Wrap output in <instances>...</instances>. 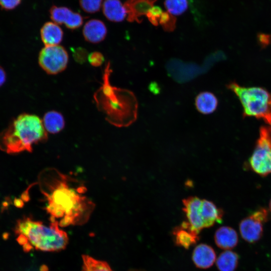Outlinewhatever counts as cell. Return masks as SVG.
<instances>
[{
	"mask_svg": "<svg viewBox=\"0 0 271 271\" xmlns=\"http://www.w3.org/2000/svg\"><path fill=\"white\" fill-rule=\"evenodd\" d=\"M39 184L51 222L64 227L88 220L95 205L83 184L54 168L41 172Z\"/></svg>",
	"mask_w": 271,
	"mask_h": 271,
	"instance_id": "6da1fadb",
	"label": "cell"
},
{
	"mask_svg": "<svg viewBox=\"0 0 271 271\" xmlns=\"http://www.w3.org/2000/svg\"><path fill=\"white\" fill-rule=\"evenodd\" d=\"M106 66L103 83L94 95L95 100L109 123L118 127L127 126L137 118L136 99L130 91L111 85L109 63Z\"/></svg>",
	"mask_w": 271,
	"mask_h": 271,
	"instance_id": "7a4b0ae2",
	"label": "cell"
},
{
	"mask_svg": "<svg viewBox=\"0 0 271 271\" xmlns=\"http://www.w3.org/2000/svg\"><path fill=\"white\" fill-rule=\"evenodd\" d=\"M56 223L46 225L43 222L24 217L17 220L14 231L19 235L18 242L25 251L32 248L42 251L63 249L67 243L66 233Z\"/></svg>",
	"mask_w": 271,
	"mask_h": 271,
	"instance_id": "3957f363",
	"label": "cell"
},
{
	"mask_svg": "<svg viewBox=\"0 0 271 271\" xmlns=\"http://www.w3.org/2000/svg\"><path fill=\"white\" fill-rule=\"evenodd\" d=\"M47 138V132L40 117L23 113L0 133V149L8 154L30 152L33 145Z\"/></svg>",
	"mask_w": 271,
	"mask_h": 271,
	"instance_id": "277c9868",
	"label": "cell"
},
{
	"mask_svg": "<svg viewBox=\"0 0 271 271\" xmlns=\"http://www.w3.org/2000/svg\"><path fill=\"white\" fill-rule=\"evenodd\" d=\"M237 96L243 107V116L265 121L271 103V93L261 87H244L235 82L227 85Z\"/></svg>",
	"mask_w": 271,
	"mask_h": 271,
	"instance_id": "5b68a950",
	"label": "cell"
},
{
	"mask_svg": "<svg viewBox=\"0 0 271 271\" xmlns=\"http://www.w3.org/2000/svg\"><path fill=\"white\" fill-rule=\"evenodd\" d=\"M248 166L254 173L265 177L271 174V126L262 125Z\"/></svg>",
	"mask_w": 271,
	"mask_h": 271,
	"instance_id": "8992f818",
	"label": "cell"
},
{
	"mask_svg": "<svg viewBox=\"0 0 271 271\" xmlns=\"http://www.w3.org/2000/svg\"><path fill=\"white\" fill-rule=\"evenodd\" d=\"M269 219V214L265 208L259 207L251 212L239 223L241 237L250 243L258 241L262 236L263 225Z\"/></svg>",
	"mask_w": 271,
	"mask_h": 271,
	"instance_id": "52a82bcc",
	"label": "cell"
},
{
	"mask_svg": "<svg viewBox=\"0 0 271 271\" xmlns=\"http://www.w3.org/2000/svg\"><path fill=\"white\" fill-rule=\"evenodd\" d=\"M68 54L60 45L45 46L38 58L40 67L47 73L55 75L64 71L68 62Z\"/></svg>",
	"mask_w": 271,
	"mask_h": 271,
	"instance_id": "ba28073f",
	"label": "cell"
},
{
	"mask_svg": "<svg viewBox=\"0 0 271 271\" xmlns=\"http://www.w3.org/2000/svg\"><path fill=\"white\" fill-rule=\"evenodd\" d=\"M51 20L57 24H64L66 28L75 30L80 28L84 18L79 13L73 12L66 7L52 6L49 10Z\"/></svg>",
	"mask_w": 271,
	"mask_h": 271,
	"instance_id": "9c48e42d",
	"label": "cell"
},
{
	"mask_svg": "<svg viewBox=\"0 0 271 271\" xmlns=\"http://www.w3.org/2000/svg\"><path fill=\"white\" fill-rule=\"evenodd\" d=\"M183 210L186 215L188 223L193 230L199 234L204 229L201 214L202 200L197 197H189L183 200Z\"/></svg>",
	"mask_w": 271,
	"mask_h": 271,
	"instance_id": "30bf717a",
	"label": "cell"
},
{
	"mask_svg": "<svg viewBox=\"0 0 271 271\" xmlns=\"http://www.w3.org/2000/svg\"><path fill=\"white\" fill-rule=\"evenodd\" d=\"M157 0H127L124 4L127 20L130 22L140 23L143 17L154 6Z\"/></svg>",
	"mask_w": 271,
	"mask_h": 271,
	"instance_id": "8fae6325",
	"label": "cell"
},
{
	"mask_svg": "<svg viewBox=\"0 0 271 271\" xmlns=\"http://www.w3.org/2000/svg\"><path fill=\"white\" fill-rule=\"evenodd\" d=\"M175 243L186 249L195 244L199 240V233L192 229L187 221L176 227L173 231Z\"/></svg>",
	"mask_w": 271,
	"mask_h": 271,
	"instance_id": "7c38bea8",
	"label": "cell"
},
{
	"mask_svg": "<svg viewBox=\"0 0 271 271\" xmlns=\"http://www.w3.org/2000/svg\"><path fill=\"white\" fill-rule=\"evenodd\" d=\"M82 32L86 41L96 44L101 42L105 38L107 30L102 21L94 19L88 21L85 24Z\"/></svg>",
	"mask_w": 271,
	"mask_h": 271,
	"instance_id": "4fadbf2b",
	"label": "cell"
},
{
	"mask_svg": "<svg viewBox=\"0 0 271 271\" xmlns=\"http://www.w3.org/2000/svg\"><path fill=\"white\" fill-rule=\"evenodd\" d=\"M192 260L196 267L207 268L211 267L216 260V253L210 246L200 244L196 246L192 253Z\"/></svg>",
	"mask_w": 271,
	"mask_h": 271,
	"instance_id": "5bb4252c",
	"label": "cell"
},
{
	"mask_svg": "<svg viewBox=\"0 0 271 271\" xmlns=\"http://www.w3.org/2000/svg\"><path fill=\"white\" fill-rule=\"evenodd\" d=\"M201 214L204 227L212 226L216 223H220L223 216V210L218 208L212 202L202 200Z\"/></svg>",
	"mask_w": 271,
	"mask_h": 271,
	"instance_id": "9a60e30c",
	"label": "cell"
},
{
	"mask_svg": "<svg viewBox=\"0 0 271 271\" xmlns=\"http://www.w3.org/2000/svg\"><path fill=\"white\" fill-rule=\"evenodd\" d=\"M214 240L217 246L223 249H230L235 247L238 242L236 231L229 226H221L217 229L214 235Z\"/></svg>",
	"mask_w": 271,
	"mask_h": 271,
	"instance_id": "2e32d148",
	"label": "cell"
},
{
	"mask_svg": "<svg viewBox=\"0 0 271 271\" xmlns=\"http://www.w3.org/2000/svg\"><path fill=\"white\" fill-rule=\"evenodd\" d=\"M40 36L45 46L59 45L62 41L63 32L56 23L48 22L42 27Z\"/></svg>",
	"mask_w": 271,
	"mask_h": 271,
	"instance_id": "e0dca14e",
	"label": "cell"
},
{
	"mask_svg": "<svg viewBox=\"0 0 271 271\" xmlns=\"http://www.w3.org/2000/svg\"><path fill=\"white\" fill-rule=\"evenodd\" d=\"M102 12L106 18L112 22H122L127 15L124 6L120 0H104Z\"/></svg>",
	"mask_w": 271,
	"mask_h": 271,
	"instance_id": "ac0fdd59",
	"label": "cell"
},
{
	"mask_svg": "<svg viewBox=\"0 0 271 271\" xmlns=\"http://www.w3.org/2000/svg\"><path fill=\"white\" fill-rule=\"evenodd\" d=\"M218 101L216 96L212 92L204 91L200 93L195 99V106L200 113L209 114L213 112L217 108Z\"/></svg>",
	"mask_w": 271,
	"mask_h": 271,
	"instance_id": "d6986e66",
	"label": "cell"
},
{
	"mask_svg": "<svg viewBox=\"0 0 271 271\" xmlns=\"http://www.w3.org/2000/svg\"><path fill=\"white\" fill-rule=\"evenodd\" d=\"M42 121L47 132L51 133L59 132L65 126L63 115L55 110L47 112L44 115Z\"/></svg>",
	"mask_w": 271,
	"mask_h": 271,
	"instance_id": "ffe728a7",
	"label": "cell"
},
{
	"mask_svg": "<svg viewBox=\"0 0 271 271\" xmlns=\"http://www.w3.org/2000/svg\"><path fill=\"white\" fill-rule=\"evenodd\" d=\"M239 260L236 252L228 250L221 252L216 260V266L219 271H235Z\"/></svg>",
	"mask_w": 271,
	"mask_h": 271,
	"instance_id": "44dd1931",
	"label": "cell"
},
{
	"mask_svg": "<svg viewBox=\"0 0 271 271\" xmlns=\"http://www.w3.org/2000/svg\"><path fill=\"white\" fill-rule=\"evenodd\" d=\"M164 6L168 13L178 16L187 10L188 2L187 0H165Z\"/></svg>",
	"mask_w": 271,
	"mask_h": 271,
	"instance_id": "7402d4cb",
	"label": "cell"
},
{
	"mask_svg": "<svg viewBox=\"0 0 271 271\" xmlns=\"http://www.w3.org/2000/svg\"><path fill=\"white\" fill-rule=\"evenodd\" d=\"M83 271H112L105 263L89 256L83 257Z\"/></svg>",
	"mask_w": 271,
	"mask_h": 271,
	"instance_id": "603a6c76",
	"label": "cell"
},
{
	"mask_svg": "<svg viewBox=\"0 0 271 271\" xmlns=\"http://www.w3.org/2000/svg\"><path fill=\"white\" fill-rule=\"evenodd\" d=\"M79 3L81 8L85 12L93 14L100 10L102 0H79Z\"/></svg>",
	"mask_w": 271,
	"mask_h": 271,
	"instance_id": "cb8c5ba5",
	"label": "cell"
},
{
	"mask_svg": "<svg viewBox=\"0 0 271 271\" xmlns=\"http://www.w3.org/2000/svg\"><path fill=\"white\" fill-rule=\"evenodd\" d=\"M176 22V19L173 15L168 12H163L159 24L163 27L164 30L171 31L175 28Z\"/></svg>",
	"mask_w": 271,
	"mask_h": 271,
	"instance_id": "d4e9b609",
	"label": "cell"
},
{
	"mask_svg": "<svg viewBox=\"0 0 271 271\" xmlns=\"http://www.w3.org/2000/svg\"><path fill=\"white\" fill-rule=\"evenodd\" d=\"M163 12L159 7L153 6L148 12L146 16L152 24L158 26Z\"/></svg>",
	"mask_w": 271,
	"mask_h": 271,
	"instance_id": "484cf974",
	"label": "cell"
},
{
	"mask_svg": "<svg viewBox=\"0 0 271 271\" xmlns=\"http://www.w3.org/2000/svg\"><path fill=\"white\" fill-rule=\"evenodd\" d=\"M88 60L93 66L98 67L101 65L104 61V58L102 53L99 52H93L88 56Z\"/></svg>",
	"mask_w": 271,
	"mask_h": 271,
	"instance_id": "4316f807",
	"label": "cell"
},
{
	"mask_svg": "<svg viewBox=\"0 0 271 271\" xmlns=\"http://www.w3.org/2000/svg\"><path fill=\"white\" fill-rule=\"evenodd\" d=\"M22 0H0V8L5 11H12L17 8Z\"/></svg>",
	"mask_w": 271,
	"mask_h": 271,
	"instance_id": "83f0119b",
	"label": "cell"
},
{
	"mask_svg": "<svg viewBox=\"0 0 271 271\" xmlns=\"http://www.w3.org/2000/svg\"><path fill=\"white\" fill-rule=\"evenodd\" d=\"M74 57L78 61H83L84 60V58L87 56V52L85 50H83V49H77L74 51Z\"/></svg>",
	"mask_w": 271,
	"mask_h": 271,
	"instance_id": "f1b7e54d",
	"label": "cell"
},
{
	"mask_svg": "<svg viewBox=\"0 0 271 271\" xmlns=\"http://www.w3.org/2000/svg\"><path fill=\"white\" fill-rule=\"evenodd\" d=\"M259 42L262 46H266L270 42V36L268 35L262 34L259 36Z\"/></svg>",
	"mask_w": 271,
	"mask_h": 271,
	"instance_id": "f546056e",
	"label": "cell"
},
{
	"mask_svg": "<svg viewBox=\"0 0 271 271\" xmlns=\"http://www.w3.org/2000/svg\"><path fill=\"white\" fill-rule=\"evenodd\" d=\"M6 80V74L4 69L0 66V87L2 86Z\"/></svg>",
	"mask_w": 271,
	"mask_h": 271,
	"instance_id": "4dcf8cb0",
	"label": "cell"
},
{
	"mask_svg": "<svg viewBox=\"0 0 271 271\" xmlns=\"http://www.w3.org/2000/svg\"><path fill=\"white\" fill-rule=\"evenodd\" d=\"M269 211H270L271 212V199L269 202Z\"/></svg>",
	"mask_w": 271,
	"mask_h": 271,
	"instance_id": "1f68e13d",
	"label": "cell"
}]
</instances>
